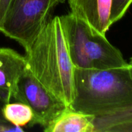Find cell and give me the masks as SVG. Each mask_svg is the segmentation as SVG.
Wrapping results in <instances>:
<instances>
[{"label": "cell", "instance_id": "cell-1", "mask_svg": "<svg viewBox=\"0 0 132 132\" xmlns=\"http://www.w3.org/2000/svg\"><path fill=\"white\" fill-rule=\"evenodd\" d=\"M25 52L27 69L53 95L70 106L74 99L75 67L59 16L50 19Z\"/></svg>", "mask_w": 132, "mask_h": 132}, {"label": "cell", "instance_id": "cell-2", "mask_svg": "<svg viewBox=\"0 0 132 132\" xmlns=\"http://www.w3.org/2000/svg\"><path fill=\"white\" fill-rule=\"evenodd\" d=\"M74 84V99L70 107L76 111L103 117L132 106L130 64L103 70L75 68Z\"/></svg>", "mask_w": 132, "mask_h": 132}, {"label": "cell", "instance_id": "cell-3", "mask_svg": "<svg viewBox=\"0 0 132 132\" xmlns=\"http://www.w3.org/2000/svg\"><path fill=\"white\" fill-rule=\"evenodd\" d=\"M59 18L75 68L103 70L128 65L121 52L106 36L71 13Z\"/></svg>", "mask_w": 132, "mask_h": 132}, {"label": "cell", "instance_id": "cell-4", "mask_svg": "<svg viewBox=\"0 0 132 132\" xmlns=\"http://www.w3.org/2000/svg\"><path fill=\"white\" fill-rule=\"evenodd\" d=\"M64 0H11L0 32L27 51L45 26L54 8Z\"/></svg>", "mask_w": 132, "mask_h": 132}, {"label": "cell", "instance_id": "cell-5", "mask_svg": "<svg viewBox=\"0 0 132 132\" xmlns=\"http://www.w3.org/2000/svg\"><path fill=\"white\" fill-rule=\"evenodd\" d=\"M12 98L30 108L34 118L31 126L46 128L67 106L53 95L27 68L18 80Z\"/></svg>", "mask_w": 132, "mask_h": 132}, {"label": "cell", "instance_id": "cell-6", "mask_svg": "<svg viewBox=\"0 0 132 132\" xmlns=\"http://www.w3.org/2000/svg\"><path fill=\"white\" fill-rule=\"evenodd\" d=\"M70 13L86 22L101 34H106L110 23L112 0H68Z\"/></svg>", "mask_w": 132, "mask_h": 132}, {"label": "cell", "instance_id": "cell-7", "mask_svg": "<svg viewBox=\"0 0 132 132\" xmlns=\"http://www.w3.org/2000/svg\"><path fill=\"white\" fill-rule=\"evenodd\" d=\"M23 56L12 48L0 47V99L9 103L18 80L27 70Z\"/></svg>", "mask_w": 132, "mask_h": 132}, {"label": "cell", "instance_id": "cell-8", "mask_svg": "<svg viewBox=\"0 0 132 132\" xmlns=\"http://www.w3.org/2000/svg\"><path fill=\"white\" fill-rule=\"evenodd\" d=\"M95 117L67 106L46 128L45 132H95Z\"/></svg>", "mask_w": 132, "mask_h": 132}, {"label": "cell", "instance_id": "cell-9", "mask_svg": "<svg viewBox=\"0 0 132 132\" xmlns=\"http://www.w3.org/2000/svg\"><path fill=\"white\" fill-rule=\"evenodd\" d=\"M3 118L16 127L31 126L34 116L32 110L27 104L20 102L5 103L1 109Z\"/></svg>", "mask_w": 132, "mask_h": 132}, {"label": "cell", "instance_id": "cell-10", "mask_svg": "<svg viewBox=\"0 0 132 132\" xmlns=\"http://www.w3.org/2000/svg\"><path fill=\"white\" fill-rule=\"evenodd\" d=\"M131 122H132V106L105 117H95L94 121L95 132L109 131L114 126Z\"/></svg>", "mask_w": 132, "mask_h": 132}, {"label": "cell", "instance_id": "cell-11", "mask_svg": "<svg viewBox=\"0 0 132 132\" xmlns=\"http://www.w3.org/2000/svg\"><path fill=\"white\" fill-rule=\"evenodd\" d=\"M132 4V0H112L110 23L113 24L123 18Z\"/></svg>", "mask_w": 132, "mask_h": 132}, {"label": "cell", "instance_id": "cell-12", "mask_svg": "<svg viewBox=\"0 0 132 132\" xmlns=\"http://www.w3.org/2000/svg\"><path fill=\"white\" fill-rule=\"evenodd\" d=\"M109 132H132V122L114 126L110 129Z\"/></svg>", "mask_w": 132, "mask_h": 132}, {"label": "cell", "instance_id": "cell-13", "mask_svg": "<svg viewBox=\"0 0 132 132\" xmlns=\"http://www.w3.org/2000/svg\"><path fill=\"white\" fill-rule=\"evenodd\" d=\"M10 1L11 0H0V25L6 15Z\"/></svg>", "mask_w": 132, "mask_h": 132}, {"label": "cell", "instance_id": "cell-14", "mask_svg": "<svg viewBox=\"0 0 132 132\" xmlns=\"http://www.w3.org/2000/svg\"><path fill=\"white\" fill-rule=\"evenodd\" d=\"M129 64H130V65H131L132 67V57L131 58V59H130V63H129Z\"/></svg>", "mask_w": 132, "mask_h": 132}]
</instances>
